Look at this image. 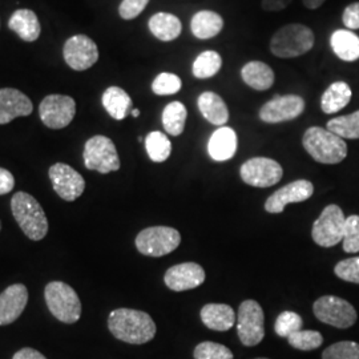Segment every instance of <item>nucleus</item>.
Masks as SVG:
<instances>
[{
    "mask_svg": "<svg viewBox=\"0 0 359 359\" xmlns=\"http://www.w3.org/2000/svg\"><path fill=\"white\" fill-rule=\"evenodd\" d=\"M44 298L52 316L65 323H76L81 316V302L75 289L62 281H52L44 289Z\"/></svg>",
    "mask_w": 359,
    "mask_h": 359,
    "instance_id": "obj_5",
    "label": "nucleus"
},
{
    "mask_svg": "<svg viewBox=\"0 0 359 359\" xmlns=\"http://www.w3.org/2000/svg\"><path fill=\"white\" fill-rule=\"evenodd\" d=\"M76 115V103L67 95H48L39 105V116L50 129L68 127Z\"/></svg>",
    "mask_w": 359,
    "mask_h": 359,
    "instance_id": "obj_10",
    "label": "nucleus"
},
{
    "mask_svg": "<svg viewBox=\"0 0 359 359\" xmlns=\"http://www.w3.org/2000/svg\"><path fill=\"white\" fill-rule=\"evenodd\" d=\"M237 135L229 127H219L208 142V152L215 161H228L237 152Z\"/></svg>",
    "mask_w": 359,
    "mask_h": 359,
    "instance_id": "obj_20",
    "label": "nucleus"
},
{
    "mask_svg": "<svg viewBox=\"0 0 359 359\" xmlns=\"http://www.w3.org/2000/svg\"><path fill=\"white\" fill-rule=\"evenodd\" d=\"M148 26L154 38L161 41H172L179 38L182 29L179 18L168 13H154Z\"/></svg>",
    "mask_w": 359,
    "mask_h": 359,
    "instance_id": "obj_27",
    "label": "nucleus"
},
{
    "mask_svg": "<svg viewBox=\"0 0 359 359\" xmlns=\"http://www.w3.org/2000/svg\"><path fill=\"white\" fill-rule=\"evenodd\" d=\"M201 320L208 329L226 332L236 322L234 310L225 304H208L201 309Z\"/></svg>",
    "mask_w": 359,
    "mask_h": 359,
    "instance_id": "obj_23",
    "label": "nucleus"
},
{
    "mask_svg": "<svg viewBox=\"0 0 359 359\" xmlns=\"http://www.w3.org/2000/svg\"><path fill=\"white\" fill-rule=\"evenodd\" d=\"M334 273L338 278L346 283H359V257L347 258L338 262L334 268Z\"/></svg>",
    "mask_w": 359,
    "mask_h": 359,
    "instance_id": "obj_40",
    "label": "nucleus"
},
{
    "mask_svg": "<svg viewBox=\"0 0 359 359\" xmlns=\"http://www.w3.org/2000/svg\"><path fill=\"white\" fill-rule=\"evenodd\" d=\"M245 184L256 188H269L283 179V167L268 157H255L248 160L240 169Z\"/></svg>",
    "mask_w": 359,
    "mask_h": 359,
    "instance_id": "obj_12",
    "label": "nucleus"
},
{
    "mask_svg": "<svg viewBox=\"0 0 359 359\" xmlns=\"http://www.w3.org/2000/svg\"><path fill=\"white\" fill-rule=\"evenodd\" d=\"M48 176L51 180L53 191L65 201L72 203L84 193L86 180L77 170L67 164H53L48 170Z\"/></svg>",
    "mask_w": 359,
    "mask_h": 359,
    "instance_id": "obj_13",
    "label": "nucleus"
},
{
    "mask_svg": "<svg viewBox=\"0 0 359 359\" xmlns=\"http://www.w3.org/2000/svg\"><path fill=\"white\" fill-rule=\"evenodd\" d=\"M334 53L344 62L351 63L359 59V36L348 29H337L330 38Z\"/></svg>",
    "mask_w": 359,
    "mask_h": 359,
    "instance_id": "obj_24",
    "label": "nucleus"
},
{
    "mask_svg": "<svg viewBox=\"0 0 359 359\" xmlns=\"http://www.w3.org/2000/svg\"><path fill=\"white\" fill-rule=\"evenodd\" d=\"M222 67V57L216 51L200 53L193 63V76L197 79H209L218 74Z\"/></svg>",
    "mask_w": 359,
    "mask_h": 359,
    "instance_id": "obj_33",
    "label": "nucleus"
},
{
    "mask_svg": "<svg viewBox=\"0 0 359 359\" xmlns=\"http://www.w3.org/2000/svg\"><path fill=\"white\" fill-rule=\"evenodd\" d=\"M346 217L338 205L326 206L313 225L311 237L322 248H332L344 241Z\"/></svg>",
    "mask_w": 359,
    "mask_h": 359,
    "instance_id": "obj_9",
    "label": "nucleus"
},
{
    "mask_svg": "<svg viewBox=\"0 0 359 359\" xmlns=\"http://www.w3.org/2000/svg\"><path fill=\"white\" fill-rule=\"evenodd\" d=\"M292 1L293 0H262V8L265 11H283Z\"/></svg>",
    "mask_w": 359,
    "mask_h": 359,
    "instance_id": "obj_44",
    "label": "nucleus"
},
{
    "mask_svg": "<svg viewBox=\"0 0 359 359\" xmlns=\"http://www.w3.org/2000/svg\"><path fill=\"white\" fill-rule=\"evenodd\" d=\"M34 105L23 92L15 88L0 90V126L8 124L18 117L32 114Z\"/></svg>",
    "mask_w": 359,
    "mask_h": 359,
    "instance_id": "obj_19",
    "label": "nucleus"
},
{
    "mask_svg": "<svg viewBox=\"0 0 359 359\" xmlns=\"http://www.w3.org/2000/svg\"><path fill=\"white\" fill-rule=\"evenodd\" d=\"M265 317L261 305L253 301L246 299L238 309L237 332L240 341L245 346H256L265 337Z\"/></svg>",
    "mask_w": 359,
    "mask_h": 359,
    "instance_id": "obj_11",
    "label": "nucleus"
},
{
    "mask_svg": "<svg viewBox=\"0 0 359 359\" xmlns=\"http://www.w3.org/2000/svg\"><path fill=\"white\" fill-rule=\"evenodd\" d=\"M222 27H224L222 18L217 13L208 11V10L196 13L191 22L193 35L201 40L217 36Z\"/></svg>",
    "mask_w": 359,
    "mask_h": 359,
    "instance_id": "obj_29",
    "label": "nucleus"
},
{
    "mask_svg": "<svg viewBox=\"0 0 359 359\" xmlns=\"http://www.w3.org/2000/svg\"><path fill=\"white\" fill-rule=\"evenodd\" d=\"M63 55L67 65L75 71H87L99 60V48L92 39L75 35L65 41Z\"/></svg>",
    "mask_w": 359,
    "mask_h": 359,
    "instance_id": "obj_14",
    "label": "nucleus"
},
{
    "mask_svg": "<svg viewBox=\"0 0 359 359\" xmlns=\"http://www.w3.org/2000/svg\"><path fill=\"white\" fill-rule=\"evenodd\" d=\"M344 250L346 253L359 252V216L357 215L346 217L344 231Z\"/></svg>",
    "mask_w": 359,
    "mask_h": 359,
    "instance_id": "obj_39",
    "label": "nucleus"
},
{
    "mask_svg": "<svg viewBox=\"0 0 359 359\" xmlns=\"http://www.w3.org/2000/svg\"><path fill=\"white\" fill-rule=\"evenodd\" d=\"M302 144L305 151L317 163L339 164L346 158V142L329 129H323L321 127L309 128L304 135Z\"/></svg>",
    "mask_w": 359,
    "mask_h": 359,
    "instance_id": "obj_3",
    "label": "nucleus"
},
{
    "mask_svg": "<svg viewBox=\"0 0 359 359\" xmlns=\"http://www.w3.org/2000/svg\"><path fill=\"white\" fill-rule=\"evenodd\" d=\"M165 285L173 292L196 289L205 281V270L196 262H184L169 268L164 277Z\"/></svg>",
    "mask_w": 359,
    "mask_h": 359,
    "instance_id": "obj_17",
    "label": "nucleus"
},
{
    "mask_svg": "<svg viewBox=\"0 0 359 359\" xmlns=\"http://www.w3.org/2000/svg\"><path fill=\"white\" fill-rule=\"evenodd\" d=\"M132 116L133 117H139L140 116V111L139 109H132Z\"/></svg>",
    "mask_w": 359,
    "mask_h": 359,
    "instance_id": "obj_47",
    "label": "nucleus"
},
{
    "mask_svg": "<svg viewBox=\"0 0 359 359\" xmlns=\"http://www.w3.org/2000/svg\"><path fill=\"white\" fill-rule=\"evenodd\" d=\"M0 229H1V222H0Z\"/></svg>",
    "mask_w": 359,
    "mask_h": 359,
    "instance_id": "obj_48",
    "label": "nucleus"
},
{
    "mask_svg": "<svg viewBox=\"0 0 359 359\" xmlns=\"http://www.w3.org/2000/svg\"><path fill=\"white\" fill-rule=\"evenodd\" d=\"M28 302V290L23 283L8 286L0 294V326L11 325L25 311Z\"/></svg>",
    "mask_w": 359,
    "mask_h": 359,
    "instance_id": "obj_18",
    "label": "nucleus"
},
{
    "mask_svg": "<svg viewBox=\"0 0 359 359\" xmlns=\"http://www.w3.org/2000/svg\"><path fill=\"white\" fill-rule=\"evenodd\" d=\"M241 76L245 83L256 90H268L274 84V72L262 62H250L243 67Z\"/></svg>",
    "mask_w": 359,
    "mask_h": 359,
    "instance_id": "obj_26",
    "label": "nucleus"
},
{
    "mask_svg": "<svg viewBox=\"0 0 359 359\" xmlns=\"http://www.w3.org/2000/svg\"><path fill=\"white\" fill-rule=\"evenodd\" d=\"M342 20L348 29H359V1L347 6Z\"/></svg>",
    "mask_w": 359,
    "mask_h": 359,
    "instance_id": "obj_42",
    "label": "nucleus"
},
{
    "mask_svg": "<svg viewBox=\"0 0 359 359\" xmlns=\"http://www.w3.org/2000/svg\"><path fill=\"white\" fill-rule=\"evenodd\" d=\"M187 108L185 105L180 102H173L168 104L163 111V126L170 136H180L187 121Z\"/></svg>",
    "mask_w": 359,
    "mask_h": 359,
    "instance_id": "obj_30",
    "label": "nucleus"
},
{
    "mask_svg": "<svg viewBox=\"0 0 359 359\" xmlns=\"http://www.w3.org/2000/svg\"><path fill=\"white\" fill-rule=\"evenodd\" d=\"M256 359H268V358H256Z\"/></svg>",
    "mask_w": 359,
    "mask_h": 359,
    "instance_id": "obj_49",
    "label": "nucleus"
},
{
    "mask_svg": "<svg viewBox=\"0 0 359 359\" xmlns=\"http://www.w3.org/2000/svg\"><path fill=\"white\" fill-rule=\"evenodd\" d=\"M108 329L115 338L130 345H144L156 335L152 317L135 309L114 310L108 317Z\"/></svg>",
    "mask_w": 359,
    "mask_h": 359,
    "instance_id": "obj_1",
    "label": "nucleus"
},
{
    "mask_svg": "<svg viewBox=\"0 0 359 359\" xmlns=\"http://www.w3.org/2000/svg\"><path fill=\"white\" fill-rule=\"evenodd\" d=\"M198 109L206 120L217 127H222L229 120V111L225 102L215 92H204L197 100Z\"/></svg>",
    "mask_w": 359,
    "mask_h": 359,
    "instance_id": "obj_22",
    "label": "nucleus"
},
{
    "mask_svg": "<svg viewBox=\"0 0 359 359\" xmlns=\"http://www.w3.org/2000/svg\"><path fill=\"white\" fill-rule=\"evenodd\" d=\"M314 192L313 184L308 180H297L273 193L265 203L266 212L277 215L283 213L285 206L294 203H304L309 200Z\"/></svg>",
    "mask_w": 359,
    "mask_h": 359,
    "instance_id": "obj_16",
    "label": "nucleus"
},
{
    "mask_svg": "<svg viewBox=\"0 0 359 359\" xmlns=\"http://www.w3.org/2000/svg\"><path fill=\"white\" fill-rule=\"evenodd\" d=\"M302 1H304V6L309 10H316V8L321 7L326 0H302Z\"/></svg>",
    "mask_w": 359,
    "mask_h": 359,
    "instance_id": "obj_46",
    "label": "nucleus"
},
{
    "mask_svg": "<svg viewBox=\"0 0 359 359\" xmlns=\"http://www.w3.org/2000/svg\"><path fill=\"white\" fill-rule=\"evenodd\" d=\"M103 107L115 120H124L132 109V99L120 87H109L103 93Z\"/></svg>",
    "mask_w": 359,
    "mask_h": 359,
    "instance_id": "obj_28",
    "label": "nucleus"
},
{
    "mask_svg": "<svg viewBox=\"0 0 359 359\" xmlns=\"http://www.w3.org/2000/svg\"><path fill=\"white\" fill-rule=\"evenodd\" d=\"M13 359H47L41 353H39L38 350L31 348V347H26L19 350Z\"/></svg>",
    "mask_w": 359,
    "mask_h": 359,
    "instance_id": "obj_45",
    "label": "nucleus"
},
{
    "mask_svg": "<svg viewBox=\"0 0 359 359\" xmlns=\"http://www.w3.org/2000/svg\"><path fill=\"white\" fill-rule=\"evenodd\" d=\"M305 111V100L297 95L276 96L259 109V118L268 124L294 120Z\"/></svg>",
    "mask_w": 359,
    "mask_h": 359,
    "instance_id": "obj_15",
    "label": "nucleus"
},
{
    "mask_svg": "<svg viewBox=\"0 0 359 359\" xmlns=\"http://www.w3.org/2000/svg\"><path fill=\"white\" fill-rule=\"evenodd\" d=\"M145 148L154 163H164L172 154V142L163 132H151L145 139Z\"/></svg>",
    "mask_w": 359,
    "mask_h": 359,
    "instance_id": "obj_31",
    "label": "nucleus"
},
{
    "mask_svg": "<svg viewBox=\"0 0 359 359\" xmlns=\"http://www.w3.org/2000/svg\"><path fill=\"white\" fill-rule=\"evenodd\" d=\"M322 359H359V344L353 341L337 342L322 353Z\"/></svg>",
    "mask_w": 359,
    "mask_h": 359,
    "instance_id": "obj_36",
    "label": "nucleus"
},
{
    "mask_svg": "<svg viewBox=\"0 0 359 359\" xmlns=\"http://www.w3.org/2000/svg\"><path fill=\"white\" fill-rule=\"evenodd\" d=\"M148 3L149 0H123L118 7V15L124 20H132L145 10Z\"/></svg>",
    "mask_w": 359,
    "mask_h": 359,
    "instance_id": "obj_41",
    "label": "nucleus"
},
{
    "mask_svg": "<svg viewBox=\"0 0 359 359\" xmlns=\"http://www.w3.org/2000/svg\"><path fill=\"white\" fill-rule=\"evenodd\" d=\"M13 187H15V179L13 173L4 168H0V196L11 192Z\"/></svg>",
    "mask_w": 359,
    "mask_h": 359,
    "instance_id": "obj_43",
    "label": "nucleus"
},
{
    "mask_svg": "<svg viewBox=\"0 0 359 359\" xmlns=\"http://www.w3.org/2000/svg\"><path fill=\"white\" fill-rule=\"evenodd\" d=\"M287 342L290 346L302 350V351H310L316 350L323 344V337L320 332L316 330H298L295 333L287 337Z\"/></svg>",
    "mask_w": 359,
    "mask_h": 359,
    "instance_id": "obj_34",
    "label": "nucleus"
},
{
    "mask_svg": "<svg viewBox=\"0 0 359 359\" xmlns=\"http://www.w3.org/2000/svg\"><path fill=\"white\" fill-rule=\"evenodd\" d=\"M181 79L175 74L170 72H163L156 77L152 83V90L154 95L158 96H168L175 95L181 90Z\"/></svg>",
    "mask_w": 359,
    "mask_h": 359,
    "instance_id": "obj_38",
    "label": "nucleus"
},
{
    "mask_svg": "<svg viewBox=\"0 0 359 359\" xmlns=\"http://www.w3.org/2000/svg\"><path fill=\"white\" fill-rule=\"evenodd\" d=\"M314 47V34L304 25H287L276 31L270 40V51L283 59L302 56Z\"/></svg>",
    "mask_w": 359,
    "mask_h": 359,
    "instance_id": "obj_4",
    "label": "nucleus"
},
{
    "mask_svg": "<svg viewBox=\"0 0 359 359\" xmlns=\"http://www.w3.org/2000/svg\"><path fill=\"white\" fill-rule=\"evenodd\" d=\"M13 218L32 241L43 240L48 233V219L38 200L29 193H15L11 198Z\"/></svg>",
    "mask_w": 359,
    "mask_h": 359,
    "instance_id": "obj_2",
    "label": "nucleus"
},
{
    "mask_svg": "<svg viewBox=\"0 0 359 359\" xmlns=\"http://www.w3.org/2000/svg\"><path fill=\"white\" fill-rule=\"evenodd\" d=\"M180 243V231L169 226H151L136 237L137 250L148 257L167 256L179 248Z\"/></svg>",
    "mask_w": 359,
    "mask_h": 359,
    "instance_id": "obj_7",
    "label": "nucleus"
},
{
    "mask_svg": "<svg viewBox=\"0 0 359 359\" xmlns=\"http://www.w3.org/2000/svg\"><path fill=\"white\" fill-rule=\"evenodd\" d=\"M327 129L342 139L358 140L359 139V111L346 116H339L332 118L327 123Z\"/></svg>",
    "mask_w": 359,
    "mask_h": 359,
    "instance_id": "obj_32",
    "label": "nucleus"
},
{
    "mask_svg": "<svg viewBox=\"0 0 359 359\" xmlns=\"http://www.w3.org/2000/svg\"><path fill=\"white\" fill-rule=\"evenodd\" d=\"M353 96L351 88L345 81H335L322 95V111L327 115H333L344 109L350 103Z\"/></svg>",
    "mask_w": 359,
    "mask_h": 359,
    "instance_id": "obj_25",
    "label": "nucleus"
},
{
    "mask_svg": "<svg viewBox=\"0 0 359 359\" xmlns=\"http://www.w3.org/2000/svg\"><path fill=\"white\" fill-rule=\"evenodd\" d=\"M8 27L25 41H35L40 36L41 27L38 16L32 10L20 8L13 13L8 20Z\"/></svg>",
    "mask_w": 359,
    "mask_h": 359,
    "instance_id": "obj_21",
    "label": "nucleus"
},
{
    "mask_svg": "<svg viewBox=\"0 0 359 359\" xmlns=\"http://www.w3.org/2000/svg\"><path fill=\"white\" fill-rule=\"evenodd\" d=\"M313 311L318 321L338 329L351 327L357 321V311L354 306L346 299L335 295L318 298L313 305Z\"/></svg>",
    "mask_w": 359,
    "mask_h": 359,
    "instance_id": "obj_8",
    "label": "nucleus"
},
{
    "mask_svg": "<svg viewBox=\"0 0 359 359\" xmlns=\"http://www.w3.org/2000/svg\"><path fill=\"white\" fill-rule=\"evenodd\" d=\"M193 357L194 359H233V353L231 348L221 344L201 342L194 348Z\"/></svg>",
    "mask_w": 359,
    "mask_h": 359,
    "instance_id": "obj_37",
    "label": "nucleus"
},
{
    "mask_svg": "<svg viewBox=\"0 0 359 359\" xmlns=\"http://www.w3.org/2000/svg\"><path fill=\"white\" fill-rule=\"evenodd\" d=\"M84 165L99 173H111L120 169V158L114 142L107 136H93L84 147Z\"/></svg>",
    "mask_w": 359,
    "mask_h": 359,
    "instance_id": "obj_6",
    "label": "nucleus"
},
{
    "mask_svg": "<svg viewBox=\"0 0 359 359\" xmlns=\"http://www.w3.org/2000/svg\"><path fill=\"white\" fill-rule=\"evenodd\" d=\"M302 325H304V322H302L299 314L286 310L278 316L276 325H274V330L277 335H280L283 338H287L289 335L301 330Z\"/></svg>",
    "mask_w": 359,
    "mask_h": 359,
    "instance_id": "obj_35",
    "label": "nucleus"
}]
</instances>
